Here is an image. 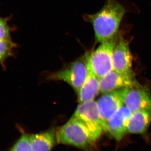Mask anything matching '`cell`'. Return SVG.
Here are the masks:
<instances>
[{
    "mask_svg": "<svg viewBox=\"0 0 151 151\" xmlns=\"http://www.w3.org/2000/svg\"><path fill=\"white\" fill-rule=\"evenodd\" d=\"M126 13L124 6L116 0H107L99 12L86 15L84 19L92 25L97 43H102L118 36L119 27Z\"/></svg>",
    "mask_w": 151,
    "mask_h": 151,
    "instance_id": "cell-1",
    "label": "cell"
},
{
    "mask_svg": "<svg viewBox=\"0 0 151 151\" xmlns=\"http://www.w3.org/2000/svg\"><path fill=\"white\" fill-rule=\"evenodd\" d=\"M104 131L101 125L85 122L72 116L56 132L58 142L82 149L94 145Z\"/></svg>",
    "mask_w": 151,
    "mask_h": 151,
    "instance_id": "cell-2",
    "label": "cell"
},
{
    "mask_svg": "<svg viewBox=\"0 0 151 151\" xmlns=\"http://www.w3.org/2000/svg\"><path fill=\"white\" fill-rule=\"evenodd\" d=\"M119 36L101 43L97 49L87 55L88 70L100 78L113 69V54Z\"/></svg>",
    "mask_w": 151,
    "mask_h": 151,
    "instance_id": "cell-3",
    "label": "cell"
},
{
    "mask_svg": "<svg viewBox=\"0 0 151 151\" xmlns=\"http://www.w3.org/2000/svg\"><path fill=\"white\" fill-rule=\"evenodd\" d=\"M87 55L76 60L66 68L50 74L51 80L63 81L69 84L76 92L79 91L88 76Z\"/></svg>",
    "mask_w": 151,
    "mask_h": 151,
    "instance_id": "cell-4",
    "label": "cell"
},
{
    "mask_svg": "<svg viewBox=\"0 0 151 151\" xmlns=\"http://www.w3.org/2000/svg\"><path fill=\"white\" fill-rule=\"evenodd\" d=\"M124 105L132 113L151 111V95L147 89L139 86L125 88Z\"/></svg>",
    "mask_w": 151,
    "mask_h": 151,
    "instance_id": "cell-5",
    "label": "cell"
},
{
    "mask_svg": "<svg viewBox=\"0 0 151 151\" xmlns=\"http://www.w3.org/2000/svg\"><path fill=\"white\" fill-rule=\"evenodd\" d=\"M100 91L103 94L119 89L139 86L134 74H125L113 70L99 78Z\"/></svg>",
    "mask_w": 151,
    "mask_h": 151,
    "instance_id": "cell-6",
    "label": "cell"
},
{
    "mask_svg": "<svg viewBox=\"0 0 151 151\" xmlns=\"http://www.w3.org/2000/svg\"><path fill=\"white\" fill-rule=\"evenodd\" d=\"M125 88L103 94L97 100V107L105 124V132L108 120L124 105Z\"/></svg>",
    "mask_w": 151,
    "mask_h": 151,
    "instance_id": "cell-7",
    "label": "cell"
},
{
    "mask_svg": "<svg viewBox=\"0 0 151 151\" xmlns=\"http://www.w3.org/2000/svg\"><path fill=\"white\" fill-rule=\"evenodd\" d=\"M132 56L129 45L124 38L119 36L113 50V69L119 73L132 74Z\"/></svg>",
    "mask_w": 151,
    "mask_h": 151,
    "instance_id": "cell-8",
    "label": "cell"
},
{
    "mask_svg": "<svg viewBox=\"0 0 151 151\" xmlns=\"http://www.w3.org/2000/svg\"><path fill=\"white\" fill-rule=\"evenodd\" d=\"M132 113L129 108L123 105L108 120L106 132L116 139L121 140L127 133V126Z\"/></svg>",
    "mask_w": 151,
    "mask_h": 151,
    "instance_id": "cell-9",
    "label": "cell"
},
{
    "mask_svg": "<svg viewBox=\"0 0 151 151\" xmlns=\"http://www.w3.org/2000/svg\"><path fill=\"white\" fill-rule=\"evenodd\" d=\"M85 122L101 125L105 131V125L100 116L97 102L94 100L79 103L73 116Z\"/></svg>",
    "mask_w": 151,
    "mask_h": 151,
    "instance_id": "cell-10",
    "label": "cell"
},
{
    "mask_svg": "<svg viewBox=\"0 0 151 151\" xmlns=\"http://www.w3.org/2000/svg\"><path fill=\"white\" fill-rule=\"evenodd\" d=\"M99 92V78L89 71L87 78L78 91V102L81 103L93 100Z\"/></svg>",
    "mask_w": 151,
    "mask_h": 151,
    "instance_id": "cell-11",
    "label": "cell"
},
{
    "mask_svg": "<svg viewBox=\"0 0 151 151\" xmlns=\"http://www.w3.org/2000/svg\"><path fill=\"white\" fill-rule=\"evenodd\" d=\"M151 123V111H141L132 113L127 126V133L142 134Z\"/></svg>",
    "mask_w": 151,
    "mask_h": 151,
    "instance_id": "cell-12",
    "label": "cell"
},
{
    "mask_svg": "<svg viewBox=\"0 0 151 151\" xmlns=\"http://www.w3.org/2000/svg\"><path fill=\"white\" fill-rule=\"evenodd\" d=\"M56 140L53 130L30 135L32 151H50Z\"/></svg>",
    "mask_w": 151,
    "mask_h": 151,
    "instance_id": "cell-13",
    "label": "cell"
},
{
    "mask_svg": "<svg viewBox=\"0 0 151 151\" xmlns=\"http://www.w3.org/2000/svg\"><path fill=\"white\" fill-rule=\"evenodd\" d=\"M14 44L11 40H0V63L12 54Z\"/></svg>",
    "mask_w": 151,
    "mask_h": 151,
    "instance_id": "cell-14",
    "label": "cell"
},
{
    "mask_svg": "<svg viewBox=\"0 0 151 151\" xmlns=\"http://www.w3.org/2000/svg\"><path fill=\"white\" fill-rule=\"evenodd\" d=\"M11 151H32L30 135H22L14 144Z\"/></svg>",
    "mask_w": 151,
    "mask_h": 151,
    "instance_id": "cell-15",
    "label": "cell"
},
{
    "mask_svg": "<svg viewBox=\"0 0 151 151\" xmlns=\"http://www.w3.org/2000/svg\"><path fill=\"white\" fill-rule=\"evenodd\" d=\"M6 18L0 17V40H11L10 29Z\"/></svg>",
    "mask_w": 151,
    "mask_h": 151,
    "instance_id": "cell-16",
    "label": "cell"
}]
</instances>
